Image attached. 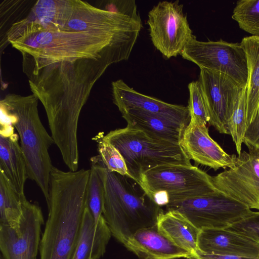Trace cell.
Here are the masks:
<instances>
[{
	"label": "cell",
	"mask_w": 259,
	"mask_h": 259,
	"mask_svg": "<svg viewBox=\"0 0 259 259\" xmlns=\"http://www.w3.org/2000/svg\"><path fill=\"white\" fill-rule=\"evenodd\" d=\"M113 64L109 58L89 47L22 58L23 71L32 94L45 108L51 136L61 154L78 151L77 128L81 110L95 83Z\"/></svg>",
	"instance_id": "cell-1"
},
{
	"label": "cell",
	"mask_w": 259,
	"mask_h": 259,
	"mask_svg": "<svg viewBox=\"0 0 259 259\" xmlns=\"http://www.w3.org/2000/svg\"><path fill=\"white\" fill-rule=\"evenodd\" d=\"M90 174V169L65 171L53 166L40 259L72 258L87 206Z\"/></svg>",
	"instance_id": "cell-2"
},
{
	"label": "cell",
	"mask_w": 259,
	"mask_h": 259,
	"mask_svg": "<svg viewBox=\"0 0 259 259\" xmlns=\"http://www.w3.org/2000/svg\"><path fill=\"white\" fill-rule=\"evenodd\" d=\"M38 101L33 94H8L0 101L1 115V120L10 123L17 130L28 179L39 187L48 203L53 167L49 150L55 142L39 118Z\"/></svg>",
	"instance_id": "cell-3"
},
{
	"label": "cell",
	"mask_w": 259,
	"mask_h": 259,
	"mask_svg": "<svg viewBox=\"0 0 259 259\" xmlns=\"http://www.w3.org/2000/svg\"><path fill=\"white\" fill-rule=\"evenodd\" d=\"M102 172L103 217L112 235L124 245L139 230L156 225L163 210L130 177L110 171L103 162Z\"/></svg>",
	"instance_id": "cell-4"
},
{
	"label": "cell",
	"mask_w": 259,
	"mask_h": 259,
	"mask_svg": "<svg viewBox=\"0 0 259 259\" xmlns=\"http://www.w3.org/2000/svg\"><path fill=\"white\" fill-rule=\"evenodd\" d=\"M102 138L119 151L130 177L138 183L143 174L156 166L170 163L191 164L179 143L157 139L128 125L111 131Z\"/></svg>",
	"instance_id": "cell-5"
},
{
	"label": "cell",
	"mask_w": 259,
	"mask_h": 259,
	"mask_svg": "<svg viewBox=\"0 0 259 259\" xmlns=\"http://www.w3.org/2000/svg\"><path fill=\"white\" fill-rule=\"evenodd\" d=\"M139 184L161 207L217 190L211 176L191 164L156 166L143 174Z\"/></svg>",
	"instance_id": "cell-6"
},
{
	"label": "cell",
	"mask_w": 259,
	"mask_h": 259,
	"mask_svg": "<svg viewBox=\"0 0 259 259\" xmlns=\"http://www.w3.org/2000/svg\"><path fill=\"white\" fill-rule=\"evenodd\" d=\"M166 208L179 211L199 230L226 229L254 212L218 190L168 204Z\"/></svg>",
	"instance_id": "cell-7"
},
{
	"label": "cell",
	"mask_w": 259,
	"mask_h": 259,
	"mask_svg": "<svg viewBox=\"0 0 259 259\" xmlns=\"http://www.w3.org/2000/svg\"><path fill=\"white\" fill-rule=\"evenodd\" d=\"M182 57L204 69L225 74L246 87L248 78L245 53L240 43L222 39L202 41L192 35L181 53Z\"/></svg>",
	"instance_id": "cell-8"
},
{
	"label": "cell",
	"mask_w": 259,
	"mask_h": 259,
	"mask_svg": "<svg viewBox=\"0 0 259 259\" xmlns=\"http://www.w3.org/2000/svg\"><path fill=\"white\" fill-rule=\"evenodd\" d=\"M148 17L149 35L156 49L167 59L181 55L193 35L183 5L179 1L159 2Z\"/></svg>",
	"instance_id": "cell-9"
},
{
	"label": "cell",
	"mask_w": 259,
	"mask_h": 259,
	"mask_svg": "<svg viewBox=\"0 0 259 259\" xmlns=\"http://www.w3.org/2000/svg\"><path fill=\"white\" fill-rule=\"evenodd\" d=\"M248 148L237 156L233 167L211 177V182L218 191L259 210V151Z\"/></svg>",
	"instance_id": "cell-10"
},
{
	"label": "cell",
	"mask_w": 259,
	"mask_h": 259,
	"mask_svg": "<svg viewBox=\"0 0 259 259\" xmlns=\"http://www.w3.org/2000/svg\"><path fill=\"white\" fill-rule=\"evenodd\" d=\"M44 224L38 203L26 198L19 225L12 228L0 224L1 255L4 259H37Z\"/></svg>",
	"instance_id": "cell-11"
},
{
	"label": "cell",
	"mask_w": 259,
	"mask_h": 259,
	"mask_svg": "<svg viewBox=\"0 0 259 259\" xmlns=\"http://www.w3.org/2000/svg\"><path fill=\"white\" fill-rule=\"evenodd\" d=\"M198 81L210 115L209 124L229 134L227 120L245 87L225 74L204 69H200Z\"/></svg>",
	"instance_id": "cell-12"
},
{
	"label": "cell",
	"mask_w": 259,
	"mask_h": 259,
	"mask_svg": "<svg viewBox=\"0 0 259 259\" xmlns=\"http://www.w3.org/2000/svg\"><path fill=\"white\" fill-rule=\"evenodd\" d=\"M142 27V21L105 11L86 2L73 0L64 30L122 35L140 33Z\"/></svg>",
	"instance_id": "cell-13"
},
{
	"label": "cell",
	"mask_w": 259,
	"mask_h": 259,
	"mask_svg": "<svg viewBox=\"0 0 259 259\" xmlns=\"http://www.w3.org/2000/svg\"><path fill=\"white\" fill-rule=\"evenodd\" d=\"M180 144L190 160L215 170L235 165L237 156L226 152L210 137L206 124L199 120L190 118Z\"/></svg>",
	"instance_id": "cell-14"
},
{
	"label": "cell",
	"mask_w": 259,
	"mask_h": 259,
	"mask_svg": "<svg viewBox=\"0 0 259 259\" xmlns=\"http://www.w3.org/2000/svg\"><path fill=\"white\" fill-rule=\"evenodd\" d=\"M113 103L119 111L141 109L158 114L188 125L190 120L188 106L171 104L142 94L129 87L122 79L112 82Z\"/></svg>",
	"instance_id": "cell-15"
},
{
	"label": "cell",
	"mask_w": 259,
	"mask_h": 259,
	"mask_svg": "<svg viewBox=\"0 0 259 259\" xmlns=\"http://www.w3.org/2000/svg\"><path fill=\"white\" fill-rule=\"evenodd\" d=\"M197 245L205 253L259 257L258 241L228 229L200 230Z\"/></svg>",
	"instance_id": "cell-16"
},
{
	"label": "cell",
	"mask_w": 259,
	"mask_h": 259,
	"mask_svg": "<svg viewBox=\"0 0 259 259\" xmlns=\"http://www.w3.org/2000/svg\"><path fill=\"white\" fill-rule=\"evenodd\" d=\"M18 140L14 127L1 120L0 172L19 194L24 195L25 184L28 176L25 158Z\"/></svg>",
	"instance_id": "cell-17"
},
{
	"label": "cell",
	"mask_w": 259,
	"mask_h": 259,
	"mask_svg": "<svg viewBox=\"0 0 259 259\" xmlns=\"http://www.w3.org/2000/svg\"><path fill=\"white\" fill-rule=\"evenodd\" d=\"M124 245L139 259H188L193 256L191 253L176 245L161 234L156 225L139 230Z\"/></svg>",
	"instance_id": "cell-18"
},
{
	"label": "cell",
	"mask_w": 259,
	"mask_h": 259,
	"mask_svg": "<svg viewBox=\"0 0 259 259\" xmlns=\"http://www.w3.org/2000/svg\"><path fill=\"white\" fill-rule=\"evenodd\" d=\"M112 235L103 217L96 224L87 206L75 249L71 259H99Z\"/></svg>",
	"instance_id": "cell-19"
},
{
	"label": "cell",
	"mask_w": 259,
	"mask_h": 259,
	"mask_svg": "<svg viewBox=\"0 0 259 259\" xmlns=\"http://www.w3.org/2000/svg\"><path fill=\"white\" fill-rule=\"evenodd\" d=\"M120 113L127 125L142 130L157 139L176 143L180 144L187 126L141 109H131Z\"/></svg>",
	"instance_id": "cell-20"
},
{
	"label": "cell",
	"mask_w": 259,
	"mask_h": 259,
	"mask_svg": "<svg viewBox=\"0 0 259 259\" xmlns=\"http://www.w3.org/2000/svg\"><path fill=\"white\" fill-rule=\"evenodd\" d=\"M156 226L159 232L174 244L191 253L193 257L196 256L200 230L184 215L176 210H162Z\"/></svg>",
	"instance_id": "cell-21"
},
{
	"label": "cell",
	"mask_w": 259,
	"mask_h": 259,
	"mask_svg": "<svg viewBox=\"0 0 259 259\" xmlns=\"http://www.w3.org/2000/svg\"><path fill=\"white\" fill-rule=\"evenodd\" d=\"M240 44L245 53L247 62L248 78L246 89L248 126L259 108V36L244 37Z\"/></svg>",
	"instance_id": "cell-22"
},
{
	"label": "cell",
	"mask_w": 259,
	"mask_h": 259,
	"mask_svg": "<svg viewBox=\"0 0 259 259\" xmlns=\"http://www.w3.org/2000/svg\"><path fill=\"white\" fill-rule=\"evenodd\" d=\"M26 198L25 194H19L0 172V224L17 227Z\"/></svg>",
	"instance_id": "cell-23"
},
{
	"label": "cell",
	"mask_w": 259,
	"mask_h": 259,
	"mask_svg": "<svg viewBox=\"0 0 259 259\" xmlns=\"http://www.w3.org/2000/svg\"><path fill=\"white\" fill-rule=\"evenodd\" d=\"M91 162L87 206L97 224L103 217L105 189L102 161L98 155L92 157Z\"/></svg>",
	"instance_id": "cell-24"
},
{
	"label": "cell",
	"mask_w": 259,
	"mask_h": 259,
	"mask_svg": "<svg viewBox=\"0 0 259 259\" xmlns=\"http://www.w3.org/2000/svg\"><path fill=\"white\" fill-rule=\"evenodd\" d=\"M36 1L15 0L2 1L0 4L1 49H5L6 36L12 25L24 19Z\"/></svg>",
	"instance_id": "cell-25"
},
{
	"label": "cell",
	"mask_w": 259,
	"mask_h": 259,
	"mask_svg": "<svg viewBox=\"0 0 259 259\" xmlns=\"http://www.w3.org/2000/svg\"><path fill=\"white\" fill-rule=\"evenodd\" d=\"M247 126L246 89L245 87L242 90L226 124V127L235 145L238 155L241 153V146Z\"/></svg>",
	"instance_id": "cell-26"
},
{
	"label": "cell",
	"mask_w": 259,
	"mask_h": 259,
	"mask_svg": "<svg viewBox=\"0 0 259 259\" xmlns=\"http://www.w3.org/2000/svg\"><path fill=\"white\" fill-rule=\"evenodd\" d=\"M232 18L241 29L259 36V0H239L233 9Z\"/></svg>",
	"instance_id": "cell-27"
},
{
	"label": "cell",
	"mask_w": 259,
	"mask_h": 259,
	"mask_svg": "<svg viewBox=\"0 0 259 259\" xmlns=\"http://www.w3.org/2000/svg\"><path fill=\"white\" fill-rule=\"evenodd\" d=\"M97 140L99 156L106 168L110 171L130 177L125 161L119 151L102 136Z\"/></svg>",
	"instance_id": "cell-28"
},
{
	"label": "cell",
	"mask_w": 259,
	"mask_h": 259,
	"mask_svg": "<svg viewBox=\"0 0 259 259\" xmlns=\"http://www.w3.org/2000/svg\"><path fill=\"white\" fill-rule=\"evenodd\" d=\"M188 87L189 92L188 107L190 118L209 124L210 121V115L199 81L190 82Z\"/></svg>",
	"instance_id": "cell-29"
},
{
	"label": "cell",
	"mask_w": 259,
	"mask_h": 259,
	"mask_svg": "<svg viewBox=\"0 0 259 259\" xmlns=\"http://www.w3.org/2000/svg\"><path fill=\"white\" fill-rule=\"evenodd\" d=\"M101 9L122 15L141 21L135 0H110L103 1Z\"/></svg>",
	"instance_id": "cell-30"
},
{
	"label": "cell",
	"mask_w": 259,
	"mask_h": 259,
	"mask_svg": "<svg viewBox=\"0 0 259 259\" xmlns=\"http://www.w3.org/2000/svg\"><path fill=\"white\" fill-rule=\"evenodd\" d=\"M227 229L243 234L259 242V211H254Z\"/></svg>",
	"instance_id": "cell-31"
},
{
	"label": "cell",
	"mask_w": 259,
	"mask_h": 259,
	"mask_svg": "<svg viewBox=\"0 0 259 259\" xmlns=\"http://www.w3.org/2000/svg\"><path fill=\"white\" fill-rule=\"evenodd\" d=\"M243 143L247 147H253L259 151V108L255 116L247 127Z\"/></svg>",
	"instance_id": "cell-32"
},
{
	"label": "cell",
	"mask_w": 259,
	"mask_h": 259,
	"mask_svg": "<svg viewBox=\"0 0 259 259\" xmlns=\"http://www.w3.org/2000/svg\"><path fill=\"white\" fill-rule=\"evenodd\" d=\"M194 259H259V257L205 253L198 250Z\"/></svg>",
	"instance_id": "cell-33"
},
{
	"label": "cell",
	"mask_w": 259,
	"mask_h": 259,
	"mask_svg": "<svg viewBox=\"0 0 259 259\" xmlns=\"http://www.w3.org/2000/svg\"><path fill=\"white\" fill-rule=\"evenodd\" d=\"M188 259H194V258H193V257H190V258H188Z\"/></svg>",
	"instance_id": "cell-34"
}]
</instances>
